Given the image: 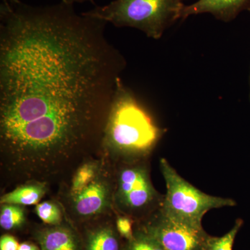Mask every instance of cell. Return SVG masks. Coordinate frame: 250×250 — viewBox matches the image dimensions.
<instances>
[{
  "label": "cell",
  "instance_id": "cell-1",
  "mask_svg": "<svg viewBox=\"0 0 250 250\" xmlns=\"http://www.w3.org/2000/svg\"><path fill=\"white\" fill-rule=\"evenodd\" d=\"M107 22L73 5L0 4L1 167L18 182H47L99 150L126 67Z\"/></svg>",
  "mask_w": 250,
  "mask_h": 250
},
{
  "label": "cell",
  "instance_id": "cell-2",
  "mask_svg": "<svg viewBox=\"0 0 250 250\" xmlns=\"http://www.w3.org/2000/svg\"><path fill=\"white\" fill-rule=\"evenodd\" d=\"M165 132L120 77L100 143L101 154L111 162L142 161Z\"/></svg>",
  "mask_w": 250,
  "mask_h": 250
},
{
  "label": "cell",
  "instance_id": "cell-3",
  "mask_svg": "<svg viewBox=\"0 0 250 250\" xmlns=\"http://www.w3.org/2000/svg\"><path fill=\"white\" fill-rule=\"evenodd\" d=\"M102 155L82 161L65 189L64 203L77 220H94L115 211V170L111 161Z\"/></svg>",
  "mask_w": 250,
  "mask_h": 250
},
{
  "label": "cell",
  "instance_id": "cell-4",
  "mask_svg": "<svg viewBox=\"0 0 250 250\" xmlns=\"http://www.w3.org/2000/svg\"><path fill=\"white\" fill-rule=\"evenodd\" d=\"M184 0H114L95 6L83 14L116 27H131L143 31L147 37L159 40L174 23L180 20Z\"/></svg>",
  "mask_w": 250,
  "mask_h": 250
},
{
  "label": "cell",
  "instance_id": "cell-5",
  "mask_svg": "<svg viewBox=\"0 0 250 250\" xmlns=\"http://www.w3.org/2000/svg\"><path fill=\"white\" fill-rule=\"evenodd\" d=\"M143 161L118 163L115 170V211L133 220L147 218L160 208L164 200L153 187L147 166Z\"/></svg>",
  "mask_w": 250,
  "mask_h": 250
},
{
  "label": "cell",
  "instance_id": "cell-6",
  "mask_svg": "<svg viewBox=\"0 0 250 250\" xmlns=\"http://www.w3.org/2000/svg\"><path fill=\"white\" fill-rule=\"evenodd\" d=\"M160 168L167 188L161 207L167 213L202 223V218L208 210L236 205L231 199L202 192L181 177L166 159H161Z\"/></svg>",
  "mask_w": 250,
  "mask_h": 250
},
{
  "label": "cell",
  "instance_id": "cell-7",
  "mask_svg": "<svg viewBox=\"0 0 250 250\" xmlns=\"http://www.w3.org/2000/svg\"><path fill=\"white\" fill-rule=\"evenodd\" d=\"M140 228L155 238L165 250H205L210 237L202 223L179 218L161 207L143 220Z\"/></svg>",
  "mask_w": 250,
  "mask_h": 250
},
{
  "label": "cell",
  "instance_id": "cell-8",
  "mask_svg": "<svg viewBox=\"0 0 250 250\" xmlns=\"http://www.w3.org/2000/svg\"><path fill=\"white\" fill-rule=\"evenodd\" d=\"M250 9V0H198L185 5L181 11L180 20L189 16L210 14L218 21L225 22L233 21L242 11Z\"/></svg>",
  "mask_w": 250,
  "mask_h": 250
},
{
  "label": "cell",
  "instance_id": "cell-9",
  "mask_svg": "<svg viewBox=\"0 0 250 250\" xmlns=\"http://www.w3.org/2000/svg\"><path fill=\"white\" fill-rule=\"evenodd\" d=\"M36 238L41 250H82L76 233L62 223L39 230Z\"/></svg>",
  "mask_w": 250,
  "mask_h": 250
},
{
  "label": "cell",
  "instance_id": "cell-10",
  "mask_svg": "<svg viewBox=\"0 0 250 250\" xmlns=\"http://www.w3.org/2000/svg\"><path fill=\"white\" fill-rule=\"evenodd\" d=\"M47 182L31 181L18 185L12 191L1 197L0 204L37 205L47 191Z\"/></svg>",
  "mask_w": 250,
  "mask_h": 250
},
{
  "label": "cell",
  "instance_id": "cell-11",
  "mask_svg": "<svg viewBox=\"0 0 250 250\" xmlns=\"http://www.w3.org/2000/svg\"><path fill=\"white\" fill-rule=\"evenodd\" d=\"M118 233L111 225L100 224L87 232L83 250H121Z\"/></svg>",
  "mask_w": 250,
  "mask_h": 250
},
{
  "label": "cell",
  "instance_id": "cell-12",
  "mask_svg": "<svg viewBox=\"0 0 250 250\" xmlns=\"http://www.w3.org/2000/svg\"><path fill=\"white\" fill-rule=\"evenodd\" d=\"M26 221L25 211L23 206L1 204L0 208V226L11 231L23 226Z\"/></svg>",
  "mask_w": 250,
  "mask_h": 250
},
{
  "label": "cell",
  "instance_id": "cell-13",
  "mask_svg": "<svg viewBox=\"0 0 250 250\" xmlns=\"http://www.w3.org/2000/svg\"><path fill=\"white\" fill-rule=\"evenodd\" d=\"M123 250H165L155 238L141 228L134 231V236L127 241Z\"/></svg>",
  "mask_w": 250,
  "mask_h": 250
},
{
  "label": "cell",
  "instance_id": "cell-14",
  "mask_svg": "<svg viewBox=\"0 0 250 250\" xmlns=\"http://www.w3.org/2000/svg\"><path fill=\"white\" fill-rule=\"evenodd\" d=\"M35 210L39 218L47 225L54 226L62 223V208L56 202L46 201L38 204Z\"/></svg>",
  "mask_w": 250,
  "mask_h": 250
},
{
  "label": "cell",
  "instance_id": "cell-15",
  "mask_svg": "<svg viewBox=\"0 0 250 250\" xmlns=\"http://www.w3.org/2000/svg\"><path fill=\"white\" fill-rule=\"evenodd\" d=\"M243 223L241 220H237L233 228L223 236H210L205 250H232L235 238Z\"/></svg>",
  "mask_w": 250,
  "mask_h": 250
},
{
  "label": "cell",
  "instance_id": "cell-16",
  "mask_svg": "<svg viewBox=\"0 0 250 250\" xmlns=\"http://www.w3.org/2000/svg\"><path fill=\"white\" fill-rule=\"evenodd\" d=\"M133 219L127 215L118 213L116 218V228L118 233L129 241L134 236L133 231Z\"/></svg>",
  "mask_w": 250,
  "mask_h": 250
},
{
  "label": "cell",
  "instance_id": "cell-17",
  "mask_svg": "<svg viewBox=\"0 0 250 250\" xmlns=\"http://www.w3.org/2000/svg\"><path fill=\"white\" fill-rule=\"evenodd\" d=\"M20 245L18 240L11 235H3L0 238V250H18Z\"/></svg>",
  "mask_w": 250,
  "mask_h": 250
},
{
  "label": "cell",
  "instance_id": "cell-18",
  "mask_svg": "<svg viewBox=\"0 0 250 250\" xmlns=\"http://www.w3.org/2000/svg\"><path fill=\"white\" fill-rule=\"evenodd\" d=\"M18 250H41L40 248L35 244L32 243H29V242H25V243H21L20 245L19 249Z\"/></svg>",
  "mask_w": 250,
  "mask_h": 250
},
{
  "label": "cell",
  "instance_id": "cell-19",
  "mask_svg": "<svg viewBox=\"0 0 250 250\" xmlns=\"http://www.w3.org/2000/svg\"><path fill=\"white\" fill-rule=\"evenodd\" d=\"M60 1L65 3V4L74 5L75 3H83L85 1H90L94 4L93 0H60Z\"/></svg>",
  "mask_w": 250,
  "mask_h": 250
},
{
  "label": "cell",
  "instance_id": "cell-20",
  "mask_svg": "<svg viewBox=\"0 0 250 250\" xmlns=\"http://www.w3.org/2000/svg\"><path fill=\"white\" fill-rule=\"evenodd\" d=\"M249 12L250 13V9ZM249 86H250L249 98H250V76H249Z\"/></svg>",
  "mask_w": 250,
  "mask_h": 250
},
{
  "label": "cell",
  "instance_id": "cell-21",
  "mask_svg": "<svg viewBox=\"0 0 250 250\" xmlns=\"http://www.w3.org/2000/svg\"><path fill=\"white\" fill-rule=\"evenodd\" d=\"M13 1H16V2H18V1H21V0H13Z\"/></svg>",
  "mask_w": 250,
  "mask_h": 250
}]
</instances>
